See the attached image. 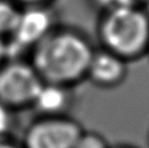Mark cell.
<instances>
[{"label": "cell", "mask_w": 149, "mask_h": 148, "mask_svg": "<svg viewBox=\"0 0 149 148\" xmlns=\"http://www.w3.org/2000/svg\"><path fill=\"white\" fill-rule=\"evenodd\" d=\"M96 46L81 29L58 22L27 58L43 83L77 88L85 82Z\"/></svg>", "instance_id": "obj_1"}, {"label": "cell", "mask_w": 149, "mask_h": 148, "mask_svg": "<svg viewBox=\"0 0 149 148\" xmlns=\"http://www.w3.org/2000/svg\"><path fill=\"white\" fill-rule=\"evenodd\" d=\"M100 48L112 52L126 62L147 53L149 13L144 6H123L102 10L96 22Z\"/></svg>", "instance_id": "obj_2"}, {"label": "cell", "mask_w": 149, "mask_h": 148, "mask_svg": "<svg viewBox=\"0 0 149 148\" xmlns=\"http://www.w3.org/2000/svg\"><path fill=\"white\" fill-rule=\"evenodd\" d=\"M42 84L29 58H8L0 67V103L15 114L31 110Z\"/></svg>", "instance_id": "obj_3"}, {"label": "cell", "mask_w": 149, "mask_h": 148, "mask_svg": "<svg viewBox=\"0 0 149 148\" xmlns=\"http://www.w3.org/2000/svg\"><path fill=\"white\" fill-rule=\"evenodd\" d=\"M84 127L72 115L36 116L22 132L24 148H74Z\"/></svg>", "instance_id": "obj_4"}, {"label": "cell", "mask_w": 149, "mask_h": 148, "mask_svg": "<svg viewBox=\"0 0 149 148\" xmlns=\"http://www.w3.org/2000/svg\"><path fill=\"white\" fill-rule=\"evenodd\" d=\"M57 24L51 5L22 8L16 29L6 40L8 58H27L31 50Z\"/></svg>", "instance_id": "obj_5"}, {"label": "cell", "mask_w": 149, "mask_h": 148, "mask_svg": "<svg viewBox=\"0 0 149 148\" xmlns=\"http://www.w3.org/2000/svg\"><path fill=\"white\" fill-rule=\"evenodd\" d=\"M127 63L128 62L112 52L96 47L90 61L85 82H89L97 89H115L126 79Z\"/></svg>", "instance_id": "obj_6"}, {"label": "cell", "mask_w": 149, "mask_h": 148, "mask_svg": "<svg viewBox=\"0 0 149 148\" xmlns=\"http://www.w3.org/2000/svg\"><path fill=\"white\" fill-rule=\"evenodd\" d=\"M74 104L75 88L43 83L31 110L36 116H64L70 115Z\"/></svg>", "instance_id": "obj_7"}, {"label": "cell", "mask_w": 149, "mask_h": 148, "mask_svg": "<svg viewBox=\"0 0 149 148\" xmlns=\"http://www.w3.org/2000/svg\"><path fill=\"white\" fill-rule=\"evenodd\" d=\"M22 6L14 0H0V37L9 40L21 16Z\"/></svg>", "instance_id": "obj_8"}, {"label": "cell", "mask_w": 149, "mask_h": 148, "mask_svg": "<svg viewBox=\"0 0 149 148\" xmlns=\"http://www.w3.org/2000/svg\"><path fill=\"white\" fill-rule=\"evenodd\" d=\"M111 145L104 135L97 131L83 130L74 145V148H110Z\"/></svg>", "instance_id": "obj_9"}, {"label": "cell", "mask_w": 149, "mask_h": 148, "mask_svg": "<svg viewBox=\"0 0 149 148\" xmlns=\"http://www.w3.org/2000/svg\"><path fill=\"white\" fill-rule=\"evenodd\" d=\"M15 114L0 103V140L11 137L15 128Z\"/></svg>", "instance_id": "obj_10"}, {"label": "cell", "mask_w": 149, "mask_h": 148, "mask_svg": "<svg viewBox=\"0 0 149 148\" xmlns=\"http://www.w3.org/2000/svg\"><path fill=\"white\" fill-rule=\"evenodd\" d=\"M94 4L102 10H109L113 8H123V6H144L147 8V4L149 0H93Z\"/></svg>", "instance_id": "obj_11"}, {"label": "cell", "mask_w": 149, "mask_h": 148, "mask_svg": "<svg viewBox=\"0 0 149 148\" xmlns=\"http://www.w3.org/2000/svg\"><path fill=\"white\" fill-rule=\"evenodd\" d=\"M22 8L26 6H41V5H52L54 0H14Z\"/></svg>", "instance_id": "obj_12"}, {"label": "cell", "mask_w": 149, "mask_h": 148, "mask_svg": "<svg viewBox=\"0 0 149 148\" xmlns=\"http://www.w3.org/2000/svg\"><path fill=\"white\" fill-rule=\"evenodd\" d=\"M0 148H24L20 141H15L13 137L0 140Z\"/></svg>", "instance_id": "obj_13"}, {"label": "cell", "mask_w": 149, "mask_h": 148, "mask_svg": "<svg viewBox=\"0 0 149 148\" xmlns=\"http://www.w3.org/2000/svg\"><path fill=\"white\" fill-rule=\"evenodd\" d=\"M8 59V46L6 40L0 37V67L4 64V62Z\"/></svg>", "instance_id": "obj_14"}, {"label": "cell", "mask_w": 149, "mask_h": 148, "mask_svg": "<svg viewBox=\"0 0 149 148\" xmlns=\"http://www.w3.org/2000/svg\"><path fill=\"white\" fill-rule=\"evenodd\" d=\"M110 148H136V147H132L128 145H117V146H111Z\"/></svg>", "instance_id": "obj_15"}, {"label": "cell", "mask_w": 149, "mask_h": 148, "mask_svg": "<svg viewBox=\"0 0 149 148\" xmlns=\"http://www.w3.org/2000/svg\"><path fill=\"white\" fill-rule=\"evenodd\" d=\"M147 53L149 54V42H148V47H147Z\"/></svg>", "instance_id": "obj_16"}]
</instances>
